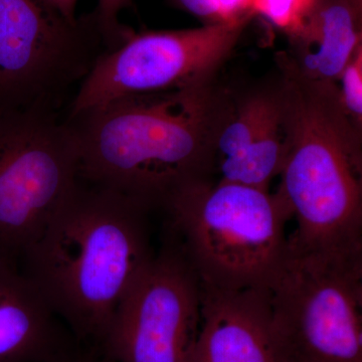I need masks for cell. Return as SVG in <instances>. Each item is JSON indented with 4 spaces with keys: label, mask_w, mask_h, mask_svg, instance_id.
Masks as SVG:
<instances>
[{
    "label": "cell",
    "mask_w": 362,
    "mask_h": 362,
    "mask_svg": "<svg viewBox=\"0 0 362 362\" xmlns=\"http://www.w3.org/2000/svg\"><path fill=\"white\" fill-rule=\"evenodd\" d=\"M233 94L214 78L163 92L117 98L66 116L78 180L145 211L164 209L180 188L213 178L216 145Z\"/></svg>",
    "instance_id": "obj_1"
},
{
    "label": "cell",
    "mask_w": 362,
    "mask_h": 362,
    "mask_svg": "<svg viewBox=\"0 0 362 362\" xmlns=\"http://www.w3.org/2000/svg\"><path fill=\"white\" fill-rule=\"evenodd\" d=\"M148 214L78 180L21 257V270L78 344L101 351L117 311L153 258Z\"/></svg>",
    "instance_id": "obj_2"
},
{
    "label": "cell",
    "mask_w": 362,
    "mask_h": 362,
    "mask_svg": "<svg viewBox=\"0 0 362 362\" xmlns=\"http://www.w3.org/2000/svg\"><path fill=\"white\" fill-rule=\"evenodd\" d=\"M286 152L277 192L296 221L288 252L362 262L361 133L337 83L304 77L279 56Z\"/></svg>",
    "instance_id": "obj_3"
},
{
    "label": "cell",
    "mask_w": 362,
    "mask_h": 362,
    "mask_svg": "<svg viewBox=\"0 0 362 362\" xmlns=\"http://www.w3.org/2000/svg\"><path fill=\"white\" fill-rule=\"evenodd\" d=\"M168 232L204 287L270 290L288 251L291 213L278 192L206 178L169 199Z\"/></svg>",
    "instance_id": "obj_4"
},
{
    "label": "cell",
    "mask_w": 362,
    "mask_h": 362,
    "mask_svg": "<svg viewBox=\"0 0 362 362\" xmlns=\"http://www.w3.org/2000/svg\"><path fill=\"white\" fill-rule=\"evenodd\" d=\"M108 51L94 13L71 21L49 0H0V108L63 114Z\"/></svg>",
    "instance_id": "obj_5"
},
{
    "label": "cell",
    "mask_w": 362,
    "mask_h": 362,
    "mask_svg": "<svg viewBox=\"0 0 362 362\" xmlns=\"http://www.w3.org/2000/svg\"><path fill=\"white\" fill-rule=\"evenodd\" d=\"M78 182L66 114L0 108V259L20 264Z\"/></svg>",
    "instance_id": "obj_6"
},
{
    "label": "cell",
    "mask_w": 362,
    "mask_h": 362,
    "mask_svg": "<svg viewBox=\"0 0 362 362\" xmlns=\"http://www.w3.org/2000/svg\"><path fill=\"white\" fill-rule=\"evenodd\" d=\"M270 299L287 362H362V263L287 251Z\"/></svg>",
    "instance_id": "obj_7"
},
{
    "label": "cell",
    "mask_w": 362,
    "mask_h": 362,
    "mask_svg": "<svg viewBox=\"0 0 362 362\" xmlns=\"http://www.w3.org/2000/svg\"><path fill=\"white\" fill-rule=\"evenodd\" d=\"M252 18L176 30L133 33L102 54L66 116L135 94L180 89L213 80Z\"/></svg>",
    "instance_id": "obj_8"
},
{
    "label": "cell",
    "mask_w": 362,
    "mask_h": 362,
    "mask_svg": "<svg viewBox=\"0 0 362 362\" xmlns=\"http://www.w3.org/2000/svg\"><path fill=\"white\" fill-rule=\"evenodd\" d=\"M168 233L126 296L102 346L112 362H188L201 325L202 285Z\"/></svg>",
    "instance_id": "obj_9"
},
{
    "label": "cell",
    "mask_w": 362,
    "mask_h": 362,
    "mask_svg": "<svg viewBox=\"0 0 362 362\" xmlns=\"http://www.w3.org/2000/svg\"><path fill=\"white\" fill-rule=\"evenodd\" d=\"M188 362H287L274 326L270 290L202 286L201 325Z\"/></svg>",
    "instance_id": "obj_10"
},
{
    "label": "cell",
    "mask_w": 362,
    "mask_h": 362,
    "mask_svg": "<svg viewBox=\"0 0 362 362\" xmlns=\"http://www.w3.org/2000/svg\"><path fill=\"white\" fill-rule=\"evenodd\" d=\"M77 343L18 264L0 259V362H44Z\"/></svg>",
    "instance_id": "obj_11"
},
{
    "label": "cell",
    "mask_w": 362,
    "mask_h": 362,
    "mask_svg": "<svg viewBox=\"0 0 362 362\" xmlns=\"http://www.w3.org/2000/svg\"><path fill=\"white\" fill-rule=\"evenodd\" d=\"M282 58L310 80L337 83L362 47L361 11L349 0H316Z\"/></svg>",
    "instance_id": "obj_12"
},
{
    "label": "cell",
    "mask_w": 362,
    "mask_h": 362,
    "mask_svg": "<svg viewBox=\"0 0 362 362\" xmlns=\"http://www.w3.org/2000/svg\"><path fill=\"white\" fill-rule=\"evenodd\" d=\"M173 6L206 21L204 25L230 23L252 18L254 0H169Z\"/></svg>",
    "instance_id": "obj_13"
},
{
    "label": "cell",
    "mask_w": 362,
    "mask_h": 362,
    "mask_svg": "<svg viewBox=\"0 0 362 362\" xmlns=\"http://www.w3.org/2000/svg\"><path fill=\"white\" fill-rule=\"evenodd\" d=\"M316 0H254L252 13L264 16L272 25L294 35L310 13Z\"/></svg>",
    "instance_id": "obj_14"
},
{
    "label": "cell",
    "mask_w": 362,
    "mask_h": 362,
    "mask_svg": "<svg viewBox=\"0 0 362 362\" xmlns=\"http://www.w3.org/2000/svg\"><path fill=\"white\" fill-rule=\"evenodd\" d=\"M338 100L345 115L359 133L362 130V47L357 49L337 83Z\"/></svg>",
    "instance_id": "obj_15"
},
{
    "label": "cell",
    "mask_w": 362,
    "mask_h": 362,
    "mask_svg": "<svg viewBox=\"0 0 362 362\" xmlns=\"http://www.w3.org/2000/svg\"><path fill=\"white\" fill-rule=\"evenodd\" d=\"M132 0H98L94 13L105 40L110 49L123 44L132 35V30L119 23V14Z\"/></svg>",
    "instance_id": "obj_16"
},
{
    "label": "cell",
    "mask_w": 362,
    "mask_h": 362,
    "mask_svg": "<svg viewBox=\"0 0 362 362\" xmlns=\"http://www.w3.org/2000/svg\"><path fill=\"white\" fill-rule=\"evenodd\" d=\"M44 362H112L97 349L83 346V345H74L71 349L62 352L58 356L52 357Z\"/></svg>",
    "instance_id": "obj_17"
},
{
    "label": "cell",
    "mask_w": 362,
    "mask_h": 362,
    "mask_svg": "<svg viewBox=\"0 0 362 362\" xmlns=\"http://www.w3.org/2000/svg\"><path fill=\"white\" fill-rule=\"evenodd\" d=\"M57 9L71 21L77 20V6L78 0H49Z\"/></svg>",
    "instance_id": "obj_18"
},
{
    "label": "cell",
    "mask_w": 362,
    "mask_h": 362,
    "mask_svg": "<svg viewBox=\"0 0 362 362\" xmlns=\"http://www.w3.org/2000/svg\"><path fill=\"white\" fill-rule=\"evenodd\" d=\"M349 1L359 11H362V0H349Z\"/></svg>",
    "instance_id": "obj_19"
}]
</instances>
